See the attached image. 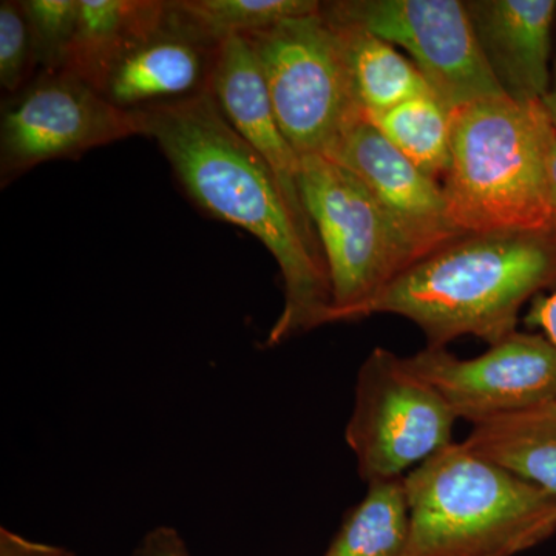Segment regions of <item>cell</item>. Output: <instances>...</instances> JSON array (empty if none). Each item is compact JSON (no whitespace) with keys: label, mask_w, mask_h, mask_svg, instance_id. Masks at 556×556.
I'll return each instance as SVG.
<instances>
[{"label":"cell","mask_w":556,"mask_h":556,"mask_svg":"<svg viewBox=\"0 0 556 556\" xmlns=\"http://www.w3.org/2000/svg\"><path fill=\"white\" fill-rule=\"evenodd\" d=\"M555 137L543 101L501 97L453 110L441 182L453 225L463 233L556 230L547 186Z\"/></svg>","instance_id":"cell-4"},{"label":"cell","mask_w":556,"mask_h":556,"mask_svg":"<svg viewBox=\"0 0 556 556\" xmlns=\"http://www.w3.org/2000/svg\"><path fill=\"white\" fill-rule=\"evenodd\" d=\"M134 113L141 135L159 144L189 199L211 217L248 230L276 260L285 305L268 345L332 324L331 281L320 244L295 218L265 160L229 126L211 90Z\"/></svg>","instance_id":"cell-1"},{"label":"cell","mask_w":556,"mask_h":556,"mask_svg":"<svg viewBox=\"0 0 556 556\" xmlns=\"http://www.w3.org/2000/svg\"><path fill=\"white\" fill-rule=\"evenodd\" d=\"M39 72L64 68L76 27L80 0H24Z\"/></svg>","instance_id":"cell-21"},{"label":"cell","mask_w":556,"mask_h":556,"mask_svg":"<svg viewBox=\"0 0 556 556\" xmlns=\"http://www.w3.org/2000/svg\"><path fill=\"white\" fill-rule=\"evenodd\" d=\"M166 14L167 2L161 0H80L78 27L62 70L94 89L113 61L159 28Z\"/></svg>","instance_id":"cell-15"},{"label":"cell","mask_w":556,"mask_h":556,"mask_svg":"<svg viewBox=\"0 0 556 556\" xmlns=\"http://www.w3.org/2000/svg\"><path fill=\"white\" fill-rule=\"evenodd\" d=\"M456 416L407 357L375 348L358 369L346 444L367 484L404 478L453 442Z\"/></svg>","instance_id":"cell-7"},{"label":"cell","mask_w":556,"mask_h":556,"mask_svg":"<svg viewBox=\"0 0 556 556\" xmlns=\"http://www.w3.org/2000/svg\"><path fill=\"white\" fill-rule=\"evenodd\" d=\"M407 364L456 419L473 426L556 402V346L543 334L511 332L466 361L445 346H427Z\"/></svg>","instance_id":"cell-10"},{"label":"cell","mask_w":556,"mask_h":556,"mask_svg":"<svg viewBox=\"0 0 556 556\" xmlns=\"http://www.w3.org/2000/svg\"><path fill=\"white\" fill-rule=\"evenodd\" d=\"M543 105L556 127V53L554 62H552L551 86H548L546 97L543 98Z\"/></svg>","instance_id":"cell-27"},{"label":"cell","mask_w":556,"mask_h":556,"mask_svg":"<svg viewBox=\"0 0 556 556\" xmlns=\"http://www.w3.org/2000/svg\"><path fill=\"white\" fill-rule=\"evenodd\" d=\"M0 556H75L68 548L51 546L2 527L0 529Z\"/></svg>","instance_id":"cell-24"},{"label":"cell","mask_w":556,"mask_h":556,"mask_svg":"<svg viewBox=\"0 0 556 556\" xmlns=\"http://www.w3.org/2000/svg\"><path fill=\"white\" fill-rule=\"evenodd\" d=\"M211 93L229 126L274 172L302 228L318 241L300 195V156L278 124L257 56L243 36L219 43Z\"/></svg>","instance_id":"cell-13"},{"label":"cell","mask_w":556,"mask_h":556,"mask_svg":"<svg viewBox=\"0 0 556 556\" xmlns=\"http://www.w3.org/2000/svg\"><path fill=\"white\" fill-rule=\"evenodd\" d=\"M334 22L342 30L354 93L365 118L431 93L422 73L396 47L367 30Z\"/></svg>","instance_id":"cell-17"},{"label":"cell","mask_w":556,"mask_h":556,"mask_svg":"<svg viewBox=\"0 0 556 556\" xmlns=\"http://www.w3.org/2000/svg\"><path fill=\"white\" fill-rule=\"evenodd\" d=\"M464 444L556 496V402L477 424Z\"/></svg>","instance_id":"cell-16"},{"label":"cell","mask_w":556,"mask_h":556,"mask_svg":"<svg viewBox=\"0 0 556 556\" xmlns=\"http://www.w3.org/2000/svg\"><path fill=\"white\" fill-rule=\"evenodd\" d=\"M317 0H174L172 10L204 39L222 43L232 36L265 30L321 10Z\"/></svg>","instance_id":"cell-20"},{"label":"cell","mask_w":556,"mask_h":556,"mask_svg":"<svg viewBox=\"0 0 556 556\" xmlns=\"http://www.w3.org/2000/svg\"><path fill=\"white\" fill-rule=\"evenodd\" d=\"M257 56L278 124L300 159L328 156L364 118L342 30L321 10L243 36Z\"/></svg>","instance_id":"cell-6"},{"label":"cell","mask_w":556,"mask_h":556,"mask_svg":"<svg viewBox=\"0 0 556 556\" xmlns=\"http://www.w3.org/2000/svg\"><path fill=\"white\" fill-rule=\"evenodd\" d=\"M38 67L27 16L22 2L0 3V86L16 97L36 78Z\"/></svg>","instance_id":"cell-22"},{"label":"cell","mask_w":556,"mask_h":556,"mask_svg":"<svg viewBox=\"0 0 556 556\" xmlns=\"http://www.w3.org/2000/svg\"><path fill=\"white\" fill-rule=\"evenodd\" d=\"M405 556H515L556 533V496L464 442H452L404 478Z\"/></svg>","instance_id":"cell-3"},{"label":"cell","mask_w":556,"mask_h":556,"mask_svg":"<svg viewBox=\"0 0 556 556\" xmlns=\"http://www.w3.org/2000/svg\"><path fill=\"white\" fill-rule=\"evenodd\" d=\"M526 324L532 328H540L544 338L556 346V291L554 294L538 295L533 299Z\"/></svg>","instance_id":"cell-25"},{"label":"cell","mask_w":556,"mask_h":556,"mask_svg":"<svg viewBox=\"0 0 556 556\" xmlns=\"http://www.w3.org/2000/svg\"><path fill=\"white\" fill-rule=\"evenodd\" d=\"M218 47L190 28L167 2L163 24L121 53L94 89L127 112L200 97L211 90Z\"/></svg>","instance_id":"cell-12"},{"label":"cell","mask_w":556,"mask_h":556,"mask_svg":"<svg viewBox=\"0 0 556 556\" xmlns=\"http://www.w3.org/2000/svg\"><path fill=\"white\" fill-rule=\"evenodd\" d=\"M548 201H551L552 215L556 229V137L554 148H552L551 159H548L547 170Z\"/></svg>","instance_id":"cell-26"},{"label":"cell","mask_w":556,"mask_h":556,"mask_svg":"<svg viewBox=\"0 0 556 556\" xmlns=\"http://www.w3.org/2000/svg\"><path fill=\"white\" fill-rule=\"evenodd\" d=\"M405 478V477H404ZM404 478L369 482L324 556H405L409 506Z\"/></svg>","instance_id":"cell-18"},{"label":"cell","mask_w":556,"mask_h":556,"mask_svg":"<svg viewBox=\"0 0 556 556\" xmlns=\"http://www.w3.org/2000/svg\"><path fill=\"white\" fill-rule=\"evenodd\" d=\"M324 11L340 24L402 47L431 93L453 110L506 97L479 49L460 0H338Z\"/></svg>","instance_id":"cell-8"},{"label":"cell","mask_w":556,"mask_h":556,"mask_svg":"<svg viewBox=\"0 0 556 556\" xmlns=\"http://www.w3.org/2000/svg\"><path fill=\"white\" fill-rule=\"evenodd\" d=\"M556 285V230L464 233L417 260L369 306L408 318L428 345L460 336L490 345L517 331L519 311Z\"/></svg>","instance_id":"cell-2"},{"label":"cell","mask_w":556,"mask_h":556,"mask_svg":"<svg viewBox=\"0 0 556 556\" xmlns=\"http://www.w3.org/2000/svg\"><path fill=\"white\" fill-rule=\"evenodd\" d=\"M130 556H192L185 540L172 527H156L142 538Z\"/></svg>","instance_id":"cell-23"},{"label":"cell","mask_w":556,"mask_h":556,"mask_svg":"<svg viewBox=\"0 0 556 556\" xmlns=\"http://www.w3.org/2000/svg\"><path fill=\"white\" fill-rule=\"evenodd\" d=\"M299 189L327 263L334 321L368 317L380 292L422 257L371 192L336 161L300 159Z\"/></svg>","instance_id":"cell-5"},{"label":"cell","mask_w":556,"mask_h":556,"mask_svg":"<svg viewBox=\"0 0 556 556\" xmlns=\"http://www.w3.org/2000/svg\"><path fill=\"white\" fill-rule=\"evenodd\" d=\"M141 135L134 112L118 109L67 72H39L27 89L3 102L0 119L2 188L53 160Z\"/></svg>","instance_id":"cell-9"},{"label":"cell","mask_w":556,"mask_h":556,"mask_svg":"<svg viewBox=\"0 0 556 556\" xmlns=\"http://www.w3.org/2000/svg\"><path fill=\"white\" fill-rule=\"evenodd\" d=\"M327 159L350 170L427 257L464 236L450 218L444 189L399 152L367 118L351 124Z\"/></svg>","instance_id":"cell-11"},{"label":"cell","mask_w":556,"mask_h":556,"mask_svg":"<svg viewBox=\"0 0 556 556\" xmlns=\"http://www.w3.org/2000/svg\"><path fill=\"white\" fill-rule=\"evenodd\" d=\"M367 119L424 174L442 182L452 159V112L433 93Z\"/></svg>","instance_id":"cell-19"},{"label":"cell","mask_w":556,"mask_h":556,"mask_svg":"<svg viewBox=\"0 0 556 556\" xmlns=\"http://www.w3.org/2000/svg\"><path fill=\"white\" fill-rule=\"evenodd\" d=\"M482 56L507 98L543 101L552 76L556 0H467Z\"/></svg>","instance_id":"cell-14"}]
</instances>
